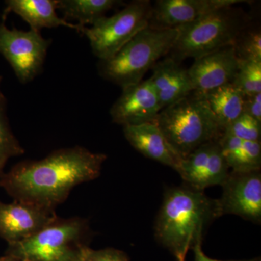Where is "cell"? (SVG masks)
Masks as SVG:
<instances>
[{
    "mask_svg": "<svg viewBox=\"0 0 261 261\" xmlns=\"http://www.w3.org/2000/svg\"><path fill=\"white\" fill-rule=\"evenodd\" d=\"M107 159L83 147L58 149L39 161H23L0 176V187L15 200L53 209L77 185L99 177Z\"/></svg>",
    "mask_w": 261,
    "mask_h": 261,
    "instance_id": "obj_1",
    "label": "cell"
},
{
    "mask_svg": "<svg viewBox=\"0 0 261 261\" xmlns=\"http://www.w3.org/2000/svg\"><path fill=\"white\" fill-rule=\"evenodd\" d=\"M217 200L184 185L168 189L154 224V236L177 261L202 243L209 225L221 217Z\"/></svg>",
    "mask_w": 261,
    "mask_h": 261,
    "instance_id": "obj_2",
    "label": "cell"
},
{
    "mask_svg": "<svg viewBox=\"0 0 261 261\" xmlns=\"http://www.w3.org/2000/svg\"><path fill=\"white\" fill-rule=\"evenodd\" d=\"M154 123L181 159L224 133L205 98L195 92L161 110Z\"/></svg>",
    "mask_w": 261,
    "mask_h": 261,
    "instance_id": "obj_3",
    "label": "cell"
},
{
    "mask_svg": "<svg viewBox=\"0 0 261 261\" xmlns=\"http://www.w3.org/2000/svg\"><path fill=\"white\" fill-rule=\"evenodd\" d=\"M248 22L247 14L233 6L210 12L193 23L178 28L177 37L168 57L181 63L187 58L197 59L233 45Z\"/></svg>",
    "mask_w": 261,
    "mask_h": 261,
    "instance_id": "obj_4",
    "label": "cell"
},
{
    "mask_svg": "<svg viewBox=\"0 0 261 261\" xmlns=\"http://www.w3.org/2000/svg\"><path fill=\"white\" fill-rule=\"evenodd\" d=\"M178 33V29L156 30L147 27L112 58L99 61V75L122 89L140 83L148 70L168 56Z\"/></svg>",
    "mask_w": 261,
    "mask_h": 261,
    "instance_id": "obj_5",
    "label": "cell"
},
{
    "mask_svg": "<svg viewBox=\"0 0 261 261\" xmlns=\"http://www.w3.org/2000/svg\"><path fill=\"white\" fill-rule=\"evenodd\" d=\"M89 237L87 220L57 217L31 238L8 244L6 255L20 261H82Z\"/></svg>",
    "mask_w": 261,
    "mask_h": 261,
    "instance_id": "obj_6",
    "label": "cell"
},
{
    "mask_svg": "<svg viewBox=\"0 0 261 261\" xmlns=\"http://www.w3.org/2000/svg\"><path fill=\"white\" fill-rule=\"evenodd\" d=\"M152 6L147 0H135L111 17H103L82 34L87 37L99 61L114 56L136 35L149 27Z\"/></svg>",
    "mask_w": 261,
    "mask_h": 261,
    "instance_id": "obj_7",
    "label": "cell"
},
{
    "mask_svg": "<svg viewBox=\"0 0 261 261\" xmlns=\"http://www.w3.org/2000/svg\"><path fill=\"white\" fill-rule=\"evenodd\" d=\"M51 40L40 32L10 29L0 24V53L11 65L22 84H28L42 71Z\"/></svg>",
    "mask_w": 261,
    "mask_h": 261,
    "instance_id": "obj_8",
    "label": "cell"
},
{
    "mask_svg": "<svg viewBox=\"0 0 261 261\" xmlns=\"http://www.w3.org/2000/svg\"><path fill=\"white\" fill-rule=\"evenodd\" d=\"M218 200L221 216L233 214L260 224L261 221L260 170L229 171L221 185Z\"/></svg>",
    "mask_w": 261,
    "mask_h": 261,
    "instance_id": "obj_9",
    "label": "cell"
},
{
    "mask_svg": "<svg viewBox=\"0 0 261 261\" xmlns=\"http://www.w3.org/2000/svg\"><path fill=\"white\" fill-rule=\"evenodd\" d=\"M219 140L204 144L181 159L176 171L185 182L184 185L200 191H204L207 187L222 185L229 168Z\"/></svg>",
    "mask_w": 261,
    "mask_h": 261,
    "instance_id": "obj_10",
    "label": "cell"
},
{
    "mask_svg": "<svg viewBox=\"0 0 261 261\" xmlns=\"http://www.w3.org/2000/svg\"><path fill=\"white\" fill-rule=\"evenodd\" d=\"M58 217L56 211L43 206L15 200L0 202V237L8 244L27 240Z\"/></svg>",
    "mask_w": 261,
    "mask_h": 261,
    "instance_id": "obj_11",
    "label": "cell"
},
{
    "mask_svg": "<svg viewBox=\"0 0 261 261\" xmlns=\"http://www.w3.org/2000/svg\"><path fill=\"white\" fill-rule=\"evenodd\" d=\"M159 98L150 80L123 89L110 111L113 123L123 127L153 123L161 112Z\"/></svg>",
    "mask_w": 261,
    "mask_h": 261,
    "instance_id": "obj_12",
    "label": "cell"
},
{
    "mask_svg": "<svg viewBox=\"0 0 261 261\" xmlns=\"http://www.w3.org/2000/svg\"><path fill=\"white\" fill-rule=\"evenodd\" d=\"M238 0H159L152 7L149 28L156 30L178 29L193 23L207 13L233 6Z\"/></svg>",
    "mask_w": 261,
    "mask_h": 261,
    "instance_id": "obj_13",
    "label": "cell"
},
{
    "mask_svg": "<svg viewBox=\"0 0 261 261\" xmlns=\"http://www.w3.org/2000/svg\"><path fill=\"white\" fill-rule=\"evenodd\" d=\"M233 45L227 46L195 60L188 69L193 92L205 94L232 83L238 69Z\"/></svg>",
    "mask_w": 261,
    "mask_h": 261,
    "instance_id": "obj_14",
    "label": "cell"
},
{
    "mask_svg": "<svg viewBox=\"0 0 261 261\" xmlns=\"http://www.w3.org/2000/svg\"><path fill=\"white\" fill-rule=\"evenodd\" d=\"M123 134L128 143L141 154L175 171L177 170L181 159L154 122L123 127Z\"/></svg>",
    "mask_w": 261,
    "mask_h": 261,
    "instance_id": "obj_15",
    "label": "cell"
},
{
    "mask_svg": "<svg viewBox=\"0 0 261 261\" xmlns=\"http://www.w3.org/2000/svg\"><path fill=\"white\" fill-rule=\"evenodd\" d=\"M152 70V75L149 80L162 109L193 92L188 70L172 58L167 57L158 62Z\"/></svg>",
    "mask_w": 261,
    "mask_h": 261,
    "instance_id": "obj_16",
    "label": "cell"
},
{
    "mask_svg": "<svg viewBox=\"0 0 261 261\" xmlns=\"http://www.w3.org/2000/svg\"><path fill=\"white\" fill-rule=\"evenodd\" d=\"M7 10L19 15L30 25L32 30L64 27L83 32L85 27L68 22L57 14V0H8Z\"/></svg>",
    "mask_w": 261,
    "mask_h": 261,
    "instance_id": "obj_17",
    "label": "cell"
},
{
    "mask_svg": "<svg viewBox=\"0 0 261 261\" xmlns=\"http://www.w3.org/2000/svg\"><path fill=\"white\" fill-rule=\"evenodd\" d=\"M228 168L233 171L260 170V142H248L223 133L219 140Z\"/></svg>",
    "mask_w": 261,
    "mask_h": 261,
    "instance_id": "obj_18",
    "label": "cell"
},
{
    "mask_svg": "<svg viewBox=\"0 0 261 261\" xmlns=\"http://www.w3.org/2000/svg\"><path fill=\"white\" fill-rule=\"evenodd\" d=\"M200 94L224 130L243 114L245 94L231 83Z\"/></svg>",
    "mask_w": 261,
    "mask_h": 261,
    "instance_id": "obj_19",
    "label": "cell"
},
{
    "mask_svg": "<svg viewBox=\"0 0 261 261\" xmlns=\"http://www.w3.org/2000/svg\"><path fill=\"white\" fill-rule=\"evenodd\" d=\"M122 3L117 0H57V9L61 10L65 20H77L79 25L85 27L93 25Z\"/></svg>",
    "mask_w": 261,
    "mask_h": 261,
    "instance_id": "obj_20",
    "label": "cell"
},
{
    "mask_svg": "<svg viewBox=\"0 0 261 261\" xmlns=\"http://www.w3.org/2000/svg\"><path fill=\"white\" fill-rule=\"evenodd\" d=\"M0 77V168H4L8 160L21 155L25 150L10 129L6 113V99L1 90Z\"/></svg>",
    "mask_w": 261,
    "mask_h": 261,
    "instance_id": "obj_21",
    "label": "cell"
},
{
    "mask_svg": "<svg viewBox=\"0 0 261 261\" xmlns=\"http://www.w3.org/2000/svg\"><path fill=\"white\" fill-rule=\"evenodd\" d=\"M232 84L245 96L261 92V62L240 61Z\"/></svg>",
    "mask_w": 261,
    "mask_h": 261,
    "instance_id": "obj_22",
    "label": "cell"
},
{
    "mask_svg": "<svg viewBox=\"0 0 261 261\" xmlns=\"http://www.w3.org/2000/svg\"><path fill=\"white\" fill-rule=\"evenodd\" d=\"M233 46L237 58L240 61L261 62L260 29L247 25L239 34Z\"/></svg>",
    "mask_w": 261,
    "mask_h": 261,
    "instance_id": "obj_23",
    "label": "cell"
},
{
    "mask_svg": "<svg viewBox=\"0 0 261 261\" xmlns=\"http://www.w3.org/2000/svg\"><path fill=\"white\" fill-rule=\"evenodd\" d=\"M224 133L243 141L260 142L261 123L243 113L224 128Z\"/></svg>",
    "mask_w": 261,
    "mask_h": 261,
    "instance_id": "obj_24",
    "label": "cell"
},
{
    "mask_svg": "<svg viewBox=\"0 0 261 261\" xmlns=\"http://www.w3.org/2000/svg\"><path fill=\"white\" fill-rule=\"evenodd\" d=\"M82 261H129L124 252L115 248L94 250L88 246L84 249Z\"/></svg>",
    "mask_w": 261,
    "mask_h": 261,
    "instance_id": "obj_25",
    "label": "cell"
},
{
    "mask_svg": "<svg viewBox=\"0 0 261 261\" xmlns=\"http://www.w3.org/2000/svg\"><path fill=\"white\" fill-rule=\"evenodd\" d=\"M243 113L261 123V92L253 95L245 96Z\"/></svg>",
    "mask_w": 261,
    "mask_h": 261,
    "instance_id": "obj_26",
    "label": "cell"
},
{
    "mask_svg": "<svg viewBox=\"0 0 261 261\" xmlns=\"http://www.w3.org/2000/svg\"><path fill=\"white\" fill-rule=\"evenodd\" d=\"M192 250H193L194 254H195V261H224L215 260V259L207 257V255L204 253V252L202 251V243L197 244V245L192 248Z\"/></svg>",
    "mask_w": 261,
    "mask_h": 261,
    "instance_id": "obj_27",
    "label": "cell"
},
{
    "mask_svg": "<svg viewBox=\"0 0 261 261\" xmlns=\"http://www.w3.org/2000/svg\"><path fill=\"white\" fill-rule=\"evenodd\" d=\"M0 261H20L18 259L14 258V257L8 256L5 255V256L0 257Z\"/></svg>",
    "mask_w": 261,
    "mask_h": 261,
    "instance_id": "obj_28",
    "label": "cell"
},
{
    "mask_svg": "<svg viewBox=\"0 0 261 261\" xmlns=\"http://www.w3.org/2000/svg\"><path fill=\"white\" fill-rule=\"evenodd\" d=\"M3 168H0V176H1V175L3 174Z\"/></svg>",
    "mask_w": 261,
    "mask_h": 261,
    "instance_id": "obj_29",
    "label": "cell"
},
{
    "mask_svg": "<svg viewBox=\"0 0 261 261\" xmlns=\"http://www.w3.org/2000/svg\"><path fill=\"white\" fill-rule=\"evenodd\" d=\"M250 261H260V260H250Z\"/></svg>",
    "mask_w": 261,
    "mask_h": 261,
    "instance_id": "obj_30",
    "label": "cell"
}]
</instances>
